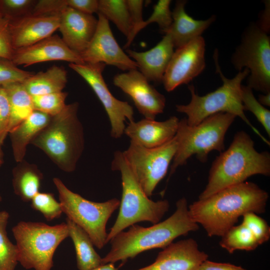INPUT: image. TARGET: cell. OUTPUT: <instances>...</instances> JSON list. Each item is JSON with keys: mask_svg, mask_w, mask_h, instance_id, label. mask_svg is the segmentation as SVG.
<instances>
[{"mask_svg": "<svg viewBox=\"0 0 270 270\" xmlns=\"http://www.w3.org/2000/svg\"><path fill=\"white\" fill-rule=\"evenodd\" d=\"M256 174L270 175V154L258 152L246 132H237L228 148L212 162L208 183L198 200L206 198L227 187L246 182Z\"/></svg>", "mask_w": 270, "mask_h": 270, "instance_id": "3957f363", "label": "cell"}, {"mask_svg": "<svg viewBox=\"0 0 270 270\" xmlns=\"http://www.w3.org/2000/svg\"><path fill=\"white\" fill-rule=\"evenodd\" d=\"M130 15L132 30L124 48H126L132 43L136 34L138 33V28L144 21L142 18V8L144 1L142 0H126Z\"/></svg>", "mask_w": 270, "mask_h": 270, "instance_id": "74e56055", "label": "cell"}, {"mask_svg": "<svg viewBox=\"0 0 270 270\" xmlns=\"http://www.w3.org/2000/svg\"><path fill=\"white\" fill-rule=\"evenodd\" d=\"M10 106L7 92L0 86V146H2L8 135L10 123Z\"/></svg>", "mask_w": 270, "mask_h": 270, "instance_id": "f35d334b", "label": "cell"}, {"mask_svg": "<svg viewBox=\"0 0 270 270\" xmlns=\"http://www.w3.org/2000/svg\"><path fill=\"white\" fill-rule=\"evenodd\" d=\"M51 118L34 110L28 118L10 132L12 154L16 162L24 160L28 145L46 126Z\"/></svg>", "mask_w": 270, "mask_h": 270, "instance_id": "603a6c76", "label": "cell"}, {"mask_svg": "<svg viewBox=\"0 0 270 270\" xmlns=\"http://www.w3.org/2000/svg\"><path fill=\"white\" fill-rule=\"evenodd\" d=\"M170 0H160L154 6V10L146 20H144L138 28V32L150 24L156 23L164 34L172 22V12L170 6Z\"/></svg>", "mask_w": 270, "mask_h": 270, "instance_id": "836d02e7", "label": "cell"}, {"mask_svg": "<svg viewBox=\"0 0 270 270\" xmlns=\"http://www.w3.org/2000/svg\"><path fill=\"white\" fill-rule=\"evenodd\" d=\"M53 182L67 218L88 234L94 246L103 248L107 244L106 224L120 206V200L114 198L102 202H92L70 190L58 178H54Z\"/></svg>", "mask_w": 270, "mask_h": 270, "instance_id": "9c48e42d", "label": "cell"}, {"mask_svg": "<svg viewBox=\"0 0 270 270\" xmlns=\"http://www.w3.org/2000/svg\"><path fill=\"white\" fill-rule=\"evenodd\" d=\"M36 0H0V10L2 16L12 19L30 14Z\"/></svg>", "mask_w": 270, "mask_h": 270, "instance_id": "8d00e7d4", "label": "cell"}, {"mask_svg": "<svg viewBox=\"0 0 270 270\" xmlns=\"http://www.w3.org/2000/svg\"><path fill=\"white\" fill-rule=\"evenodd\" d=\"M98 24L95 33L80 56L84 62L104 63L116 66L122 70L137 69L136 62L126 54L114 36L108 20L98 13Z\"/></svg>", "mask_w": 270, "mask_h": 270, "instance_id": "5bb4252c", "label": "cell"}, {"mask_svg": "<svg viewBox=\"0 0 270 270\" xmlns=\"http://www.w3.org/2000/svg\"><path fill=\"white\" fill-rule=\"evenodd\" d=\"M67 6L81 12L92 14L98 12L97 0H66Z\"/></svg>", "mask_w": 270, "mask_h": 270, "instance_id": "b9f144b4", "label": "cell"}, {"mask_svg": "<svg viewBox=\"0 0 270 270\" xmlns=\"http://www.w3.org/2000/svg\"><path fill=\"white\" fill-rule=\"evenodd\" d=\"M68 236L76 251L77 268L79 270H90L102 264V258L96 252L88 234L80 226L66 218Z\"/></svg>", "mask_w": 270, "mask_h": 270, "instance_id": "484cf974", "label": "cell"}, {"mask_svg": "<svg viewBox=\"0 0 270 270\" xmlns=\"http://www.w3.org/2000/svg\"><path fill=\"white\" fill-rule=\"evenodd\" d=\"M2 12H1V10H0V18L2 17Z\"/></svg>", "mask_w": 270, "mask_h": 270, "instance_id": "c3c4849f", "label": "cell"}, {"mask_svg": "<svg viewBox=\"0 0 270 270\" xmlns=\"http://www.w3.org/2000/svg\"><path fill=\"white\" fill-rule=\"evenodd\" d=\"M242 216V223L252 232L260 245L269 240L270 227L264 219L252 212H246Z\"/></svg>", "mask_w": 270, "mask_h": 270, "instance_id": "d590c367", "label": "cell"}, {"mask_svg": "<svg viewBox=\"0 0 270 270\" xmlns=\"http://www.w3.org/2000/svg\"><path fill=\"white\" fill-rule=\"evenodd\" d=\"M30 206L48 221L59 218L63 212L60 202L50 192H39L30 200Z\"/></svg>", "mask_w": 270, "mask_h": 270, "instance_id": "d6a6232c", "label": "cell"}, {"mask_svg": "<svg viewBox=\"0 0 270 270\" xmlns=\"http://www.w3.org/2000/svg\"><path fill=\"white\" fill-rule=\"evenodd\" d=\"M68 82L64 68L52 66L45 72L34 74L22 84L32 96L62 92Z\"/></svg>", "mask_w": 270, "mask_h": 270, "instance_id": "d4e9b609", "label": "cell"}, {"mask_svg": "<svg viewBox=\"0 0 270 270\" xmlns=\"http://www.w3.org/2000/svg\"><path fill=\"white\" fill-rule=\"evenodd\" d=\"M214 58L216 72L220 76L222 84L215 90L203 96H198L192 84L188 88L191 94V100L188 104L176 105V110L186 115L188 125L194 126L201 122L207 117L218 112H227L240 117L268 146L267 140L250 122L244 113L241 98L242 81L250 74L244 68L232 78H226L222 74L218 61V52L216 50Z\"/></svg>", "mask_w": 270, "mask_h": 270, "instance_id": "5b68a950", "label": "cell"}, {"mask_svg": "<svg viewBox=\"0 0 270 270\" xmlns=\"http://www.w3.org/2000/svg\"><path fill=\"white\" fill-rule=\"evenodd\" d=\"M176 206L173 214L162 222L149 227L134 224L116 235L110 240L111 248L102 258V264L124 262L144 251L164 248L176 238L198 230L199 226L190 216L186 199L180 198Z\"/></svg>", "mask_w": 270, "mask_h": 270, "instance_id": "7a4b0ae2", "label": "cell"}, {"mask_svg": "<svg viewBox=\"0 0 270 270\" xmlns=\"http://www.w3.org/2000/svg\"><path fill=\"white\" fill-rule=\"evenodd\" d=\"M198 270H247L240 266L230 263L218 262L206 260L200 264Z\"/></svg>", "mask_w": 270, "mask_h": 270, "instance_id": "7bdbcfd3", "label": "cell"}, {"mask_svg": "<svg viewBox=\"0 0 270 270\" xmlns=\"http://www.w3.org/2000/svg\"><path fill=\"white\" fill-rule=\"evenodd\" d=\"M268 194L256 184L244 182L232 186L188 206L193 220L210 237L222 236L248 212H265Z\"/></svg>", "mask_w": 270, "mask_h": 270, "instance_id": "6da1fadb", "label": "cell"}, {"mask_svg": "<svg viewBox=\"0 0 270 270\" xmlns=\"http://www.w3.org/2000/svg\"><path fill=\"white\" fill-rule=\"evenodd\" d=\"M68 94L60 92L32 96L34 110L54 116L60 113L66 106Z\"/></svg>", "mask_w": 270, "mask_h": 270, "instance_id": "1f68e13d", "label": "cell"}, {"mask_svg": "<svg viewBox=\"0 0 270 270\" xmlns=\"http://www.w3.org/2000/svg\"><path fill=\"white\" fill-rule=\"evenodd\" d=\"M98 12L112 21L127 38L132 23L126 0H99Z\"/></svg>", "mask_w": 270, "mask_h": 270, "instance_id": "83f0119b", "label": "cell"}, {"mask_svg": "<svg viewBox=\"0 0 270 270\" xmlns=\"http://www.w3.org/2000/svg\"><path fill=\"white\" fill-rule=\"evenodd\" d=\"M9 22L6 16L0 18V58L12 60L14 50L9 30Z\"/></svg>", "mask_w": 270, "mask_h": 270, "instance_id": "60d3db41", "label": "cell"}, {"mask_svg": "<svg viewBox=\"0 0 270 270\" xmlns=\"http://www.w3.org/2000/svg\"><path fill=\"white\" fill-rule=\"evenodd\" d=\"M60 15L28 14L10 19L9 30L14 50L32 45L58 28Z\"/></svg>", "mask_w": 270, "mask_h": 270, "instance_id": "ac0fdd59", "label": "cell"}, {"mask_svg": "<svg viewBox=\"0 0 270 270\" xmlns=\"http://www.w3.org/2000/svg\"><path fill=\"white\" fill-rule=\"evenodd\" d=\"M174 46L168 34L152 48L144 52L126 50L130 58L136 62L140 72L150 82H162L164 76L174 52Z\"/></svg>", "mask_w": 270, "mask_h": 270, "instance_id": "44dd1931", "label": "cell"}, {"mask_svg": "<svg viewBox=\"0 0 270 270\" xmlns=\"http://www.w3.org/2000/svg\"><path fill=\"white\" fill-rule=\"evenodd\" d=\"M186 2L185 0L176 2L172 12V24L165 33L170 34L176 48L201 36L216 20L214 16L205 20L194 19L186 12L184 8Z\"/></svg>", "mask_w": 270, "mask_h": 270, "instance_id": "7402d4cb", "label": "cell"}, {"mask_svg": "<svg viewBox=\"0 0 270 270\" xmlns=\"http://www.w3.org/2000/svg\"><path fill=\"white\" fill-rule=\"evenodd\" d=\"M236 117L230 113L218 112L194 126L188 125L186 118L180 120L176 134L178 148L170 166V177L192 156L204 163L210 152L220 153L224 150L226 132Z\"/></svg>", "mask_w": 270, "mask_h": 270, "instance_id": "52a82bcc", "label": "cell"}, {"mask_svg": "<svg viewBox=\"0 0 270 270\" xmlns=\"http://www.w3.org/2000/svg\"><path fill=\"white\" fill-rule=\"evenodd\" d=\"M34 74L18 68L12 60L0 58V86L22 83Z\"/></svg>", "mask_w": 270, "mask_h": 270, "instance_id": "e575fe53", "label": "cell"}, {"mask_svg": "<svg viewBox=\"0 0 270 270\" xmlns=\"http://www.w3.org/2000/svg\"><path fill=\"white\" fill-rule=\"evenodd\" d=\"M67 6L66 0H36L30 14L42 16L60 15L61 12Z\"/></svg>", "mask_w": 270, "mask_h": 270, "instance_id": "ab89813d", "label": "cell"}, {"mask_svg": "<svg viewBox=\"0 0 270 270\" xmlns=\"http://www.w3.org/2000/svg\"><path fill=\"white\" fill-rule=\"evenodd\" d=\"M18 261L25 269L51 270L54 252L69 236L66 222L50 226L41 222L20 221L12 228Z\"/></svg>", "mask_w": 270, "mask_h": 270, "instance_id": "ba28073f", "label": "cell"}, {"mask_svg": "<svg viewBox=\"0 0 270 270\" xmlns=\"http://www.w3.org/2000/svg\"><path fill=\"white\" fill-rule=\"evenodd\" d=\"M7 92L11 112L9 132L28 118L34 111L32 96L22 83L4 86Z\"/></svg>", "mask_w": 270, "mask_h": 270, "instance_id": "4316f807", "label": "cell"}, {"mask_svg": "<svg viewBox=\"0 0 270 270\" xmlns=\"http://www.w3.org/2000/svg\"><path fill=\"white\" fill-rule=\"evenodd\" d=\"M111 168L120 172L122 194L119 212L108 234L106 243L126 228L138 222L146 221L153 224L159 222L170 208L166 200L154 202L148 198L128 166L122 152L117 150L114 153Z\"/></svg>", "mask_w": 270, "mask_h": 270, "instance_id": "8992f818", "label": "cell"}, {"mask_svg": "<svg viewBox=\"0 0 270 270\" xmlns=\"http://www.w3.org/2000/svg\"><path fill=\"white\" fill-rule=\"evenodd\" d=\"M258 102L263 106H270V92L258 96Z\"/></svg>", "mask_w": 270, "mask_h": 270, "instance_id": "f6af8a7d", "label": "cell"}, {"mask_svg": "<svg viewBox=\"0 0 270 270\" xmlns=\"http://www.w3.org/2000/svg\"><path fill=\"white\" fill-rule=\"evenodd\" d=\"M79 104H66L52 116L31 144L42 150L62 171L75 170L84 148V130L78 117Z\"/></svg>", "mask_w": 270, "mask_h": 270, "instance_id": "277c9868", "label": "cell"}, {"mask_svg": "<svg viewBox=\"0 0 270 270\" xmlns=\"http://www.w3.org/2000/svg\"><path fill=\"white\" fill-rule=\"evenodd\" d=\"M90 270H118V268L115 267L114 263H107L102 264Z\"/></svg>", "mask_w": 270, "mask_h": 270, "instance_id": "bcb514c9", "label": "cell"}, {"mask_svg": "<svg viewBox=\"0 0 270 270\" xmlns=\"http://www.w3.org/2000/svg\"><path fill=\"white\" fill-rule=\"evenodd\" d=\"M14 194L24 202H30L40 192L43 174L34 164L24 160L18 163L12 171Z\"/></svg>", "mask_w": 270, "mask_h": 270, "instance_id": "cb8c5ba5", "label": "cell"}, {"mask_svg": "<svg viewBox=\"0 0 270 270\" xmlns=\"http://www.w3.org/2000/svg\"><path fill=\"white\" fill-rule=\"evenodd\" d=\"M68 66L90 85L102 102L110 124V135L119 138L124 134L126 119L134 121L133 108L127 102L116 98L109 90L102 76L104 63L69 64Z\"/></svg>", "mask_w": 270, "mask_h": 270, "instance_id": "7c38bea8", "label": "cell"}, {"mask_svg": "<svg viewBox=\"0 0 270 270\" xmlns=\"http://www.w3.org/2000/svg\"><path fill=\"white\" fill-rule=\"evenodd\" d=\"M113 83L130 97L144 118L155 120L158 114L163 112L166 106L165 96L137 69L116 75Z\"/></svg>", "mask_w": 270, "mask_h": 270, "instance_id": "9a60e30c", "label": "cell"}, {"mask_svg": "<svg viewBox=\"0 0 270 270\" xmlns=\"http://www.w3.org/2000/svg\"><path fill=\"white\" fill-rule=\"evenodd\" d=\"M179 121L175 116L162 122L144 118L136 122H129L124 134L131 141L142 146L154 148L165 144L175 136Z\"/></svg>", "mask_w": 270, "mask_h": 270, "instance_id": "ffe728a7", "label": "cell"}, {"mask_svg": "<svg viewBox=\"0 0 270 270\" xmlns=\"http://www.w3.org/2000/svg\"><path fill=\"white\" fill-rule=\"evenodd\" d=\"M178 148L175 136L158 147L148 148L132 141L122 152L132 172L142 190L150 197L158 184L166 176Z\"/></svg>", "mask_w": 270, "mask_h": 270, "instance_id": "8fae6325", "label": "cell"}, {"mask_svg": "<svg viewBox=\"0 0 270 270\" xmlns=\"http://www.w3.org/2000/svg\"><path fill=\"white\" fill-rule=\"evenodd\" d=\"M2 200V197L1 195L0 194V202H1Z\"/></svg>", "mask_w": 270, "mask_h": 270, "instance_id": "681fc988", "label": "cell"}, {"mask_svg": "<svg viewBox=\"0 0 270 270\" xmlns=\"http://www.w3.org/2000/svg\"><path fill=\"white\" fill-rule=\"evenodd\" d=\"M208 255L192 238L172 242L158 254L152 264L137 270H198Z\"/></svg>", "mask_w": 270, "mask_h": 270, "instance_id": "2e32d148", "label": "cell"}, {"mask_svg": "<svg viewBox=\"0 0 270 270\" xmlns=\"http://www.w3.org/2000/svg\"><path fill=\"white\" fill-rule=\"evenodd\" d=\"M205 47L204 40L200 36L176 48L162 80L166 91L188 84L202 72L206 66Z\"/></svg>", "mask_w": 270, "mask_h": 270, "instance_id": "4fadbf2b", "label": "cell"}, {"mask_svg": "<svg viewBox=\"0 0 270 270\" xmlns=\"http://www.w3.org/2000/svg\"><path fill=\"white\" fill-rule=\"evenodd\" d=\"M219 244L230 254L236 250H253L260 246L252 232L242 223L230 228L221 236Z\"/></svg>", "mask_w": 270, "mask_h": 270, "instance_id": "f1b7e54d", "label": "cell"}, {"mask_svg": "<svg viewBox=\"0 0 270 270\" xmlns=\"http://www.w3.org/2000/svg\"><path fill=\"white\" fill-rule=\"evenodd\" d=\"M4 162V154L2 148V146H0V168L2 166Z\"/></svg>", "mask_w": 270, "mask_h": 270, "instance_id": "7dc6e473", "label": "cell"}, {"mask_svg": "<svg viewBox=\"0 0 270 270\" xmlns=\"http://www.w3.org/2000/svg\"><path fill=\"white\" fill-rule=\"evenodd\" d=\"M9 218L8 212L0 210V270H16L18 262L16 246L7 234Z\"/></svg>", "mask_w": 270, "mask_h": 270, "instance_id": "f546056e", "label": "cell"}, {"mask_svg": "<svg viewBox=\"0 0 270 270\" xmlns=\"http://www.w3.org/2000/svg\"><path fill=\"white\" fill-rule=\"evenodd\" d=\"M232 63L239 72L244 68L250 71L247 86L264 94L270 92V38L256 23L244 30Z\"/></svg>", "mask_w": 270, "mask_h": 270, "instance_id": "30bf717a", "label": "cell"}, {"mask_svg": "<svg viewBox=\"0 0 270 270\" xmlns=\"http://www.w3.org/2000/svg\"><path fill=\"white\" fill-rule=\"evenodd\" d=\"M52 60L84 63L80 56L71 50L58 35H52L30 46L14 50L12 59L16 66H24Z\"/></svg>", "mask_w": 270, "mask_h": 270, "instance_id": "e0dca14e", "label": "cell"}, {"mask_svg": "<svg viewBox=\"0 0 270 270\" xmlns=\"http://www.w3.org/2000/svg\"><path fill=\"white\" fill-rule=\"evenodd\" d=\"M97 24L98 19L92 14L67 6L60 14L58 29L66 46L80 56L90 43Z\"/></svg>", "mask_w": 270, "mask_h": 270, "instance_id": "d6986e66", "label": "cell"}, {"mask_svg": "<svg viewBox=\"0 0 270 270\" xmlns=\"http://www.w3.org/2000/svg\"><path fill=\"white\" fill-rule=\"evenodd\" d=\"M241 98L244 110L252 113L270 136V111L254 97L252 89L248 86H241Z\"/></svg>", "mask_w": 270, "mask_h": 270, "instance_id": "4dcf8cb0", "label": "cell"}, {"mask_svg": "<svg viewBox=\"0 0 270 270\" xmlns=\"http://www.w3.org/2000/svg\"><path fill=\"white\" fill-rule=\"evenodd\" d=\"M266 3L265 8L261 15L259 22L256 23L258 26L264 31L268 34L270 31V2Z\"/></svg>", "mask_w": 270, "mask_h": 270, "instance_id": "ee69618b", "label": "cell"}]
</instances>
